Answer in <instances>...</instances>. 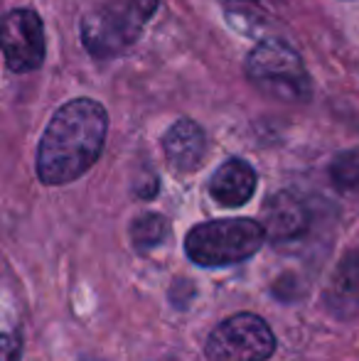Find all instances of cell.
Segmentation results:
<instances>
[{"instance_id":"1","label":"cell","mask_w":359,"mask_h":361,"mask_svg":"<svg viewBox=\"0 0 359 361\" xmlns=\"http://www.w3.org/2000/svg\"><path fill=\"white\" fill-rule=\"evenodd\" d=\"M109 133L106 109L94 99H74L57 109L37 147V177L49 187L69 185L94 167Z\"/></svg>"},{"instance_id":"2","label":"cell","mask_w":359,"mask_h":361,"mask_svg":"<svg viewBox=\"0 0 359 361\" xmlns=\"http://www.w3.org/2000/svg\"><path fill=\"white\" fill-rule=\"evenodd\" d=\"M264 241V226L254 219H214L187 233L185 253L202 268H221L251 258Z\"/></svg>"},{"instance_id":"3","label":"cell","mask_w":359,"mask_h":361,"mask_svg":"<svg viewBox=\"0 0 359 361\" xmlns=\"http://www.w3.org/2000/svg\"><path fill=\"white\" fill-rule=\"evenodd\" d=\"M155 8L158 0H111L101 5L82 23L84 47L99 59L118 57L140 37Z\"/></svg>"},{"instance_id":"4","label":"cell","mask_w":359,"mask_h":361,"mask_svg":"<svg viewBox=\"0 0 359 361\" xmlns=\"http://www.w3.org/2000/svg\"><path fill=\"white\" fill-rule=\"evenodd\" d=\"M246 74L256 86L281 99H308L310 76L300 54L281 39H264L246 57Z\"/></svg>"},{"instance_id":"5","label":"cell","mask_w":359,"mask_h":361,"mask_svg":"<svg viewBox=\"0 0 359 361\" xmlns=\"http://www.w3.org/2000/svg\"><path fill=\"white\" fill-rule=\"evenodd\" d=\"M276 352V334L264 317L251 312L231 314L207 337L209 361H269Z\"/></svg>"},{"instance_id":"6","label":"cell","mask_w":359,"mask_h":361,"mask_svg":"<svg viewBox=\"0 0 359 361\" xmlns=\"http://www.w3.org/2000/svg\"><path fill=\"white\" fill-rule=\"evenodd\" d=\"M0 52L13 72L25 74L44 62V27L32 10H13L0 20Z\"/></svg>"},{"instance_id":"7","label":"cell","mask_w":359,"mask_h":361,"mask_svg":"<svg viewBox=\"0 0 359 361\" xmlns=\"http://www.w3.org/2000/svg\"><path fill=\"white\" fill-rule=\"evenodd\" d=\"M264 231L273 243L296 241L310 228V212L293 192H276L264 207Z\"/></svg>"},{"instance_id":"8","label":"cell","mask_w":359,"mask_h":361,"mask_svg":"<svg viewBox=\"0 0 359 361\" xmlns=\"http://www.w3.org/2000/svg\"><path fill=\"white\" fill-rule=\"evenodd\" d=\"M256 192V170L246 160L231 157L209 180V195L221 207H244Z\"/></svg>"},{"instance_id":"9","label":"cell","mask_w":359,"mask_h":361,"mask_svg":"<svg viewBox=\"0 0 359 361\" xmlns=\"http://www.w3.org/2000/svg\"><path fill=\"white\" fill-rule=\"evenodd\" d=\"M163 150L168 162L178 172H195L205 160L207 140L202 128L190 118L175 121L163 138Z\"/></svg>"},{"instance_id":"10","label":"cell","mask_w":359,"mask_h":361,"mask_svg":"<svg viewBox=\"0 0 359 361\" xmlns=\"http://www.w3.org/2000/svg\"><path fill=\"white\" fill-rule=\"evenodd\" d=\"M332 302L342 307H359V251L347 253L332 278Z\"/></svg>"},{"instance_id":"11","label":"cell","mask_w":359,"mask_h":361,"mask_svg":"<svg viewBox=\"0 0 359 361\" xmlns=\"http://www.w3.org/2000/svg\"><path fill=\"white\" fill-rule=\"evenodd\" d=\"M330 177L335 190L350 202L359 204V155L357 152H342L330 165Z\"/></svg>"},{"instance_id":"12","label":"cell","mask_w":359,"mask_h":361,"mask_svg":"<svg viewBox=\"0 0 359 361\" xmlns=\"http://www.w3.org/2000/svg\"><path fill=\"white\" fill-rule=\"evenodd\" d=\"M168 219L160 216V214H143L138 216L133 221V226H130V241H133V246L138 248L140 253L145 251H153L155 246H160V243L165 241V236H168Z\"/></svg>"},{"instance_id":"13","label":"cell","mask_w":359,"mask_h":361,"mask_svg":"<svg viewBox=\"0 0 359 361\" xmlns=\"http://www.w3.org/2000/svg\"><path fill=\"white\" fill-rule=\"evenodd\" d=\"M23 349H20V339L13 334H0V361H20Z\"/></svg>"}]
</instances>
